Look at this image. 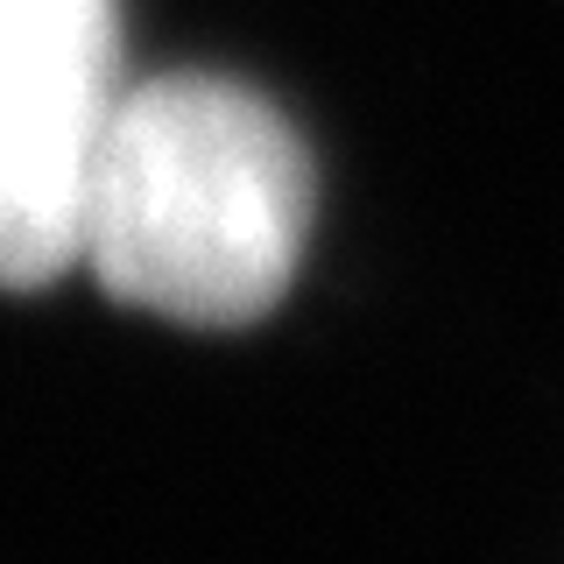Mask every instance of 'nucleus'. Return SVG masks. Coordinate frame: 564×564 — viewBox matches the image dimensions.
<instances>
[{"mask_svg": "<svg viewBox=\"0 0 564 564\" xmlns=\"http://www.w3.org/2000/svg\"><path fill=\"white\" fill-rule=\"evenodd\" d=\"M311 155L261 93L205 70L128 85L85 184L78 269L176 325H254L311 234Z\"/></svg>", "mask_w": 564, "mask_h": 564, "instance_id": "nucleus-1", "label": "nucleus"}, {"mask_svg": "<svg viewBox=\"0 0 564 564\" xmlns=\"http://www.w3.org/2000/svg\"><path fill=\"white\" fill-rule=\"evenodd\" d=\"M120 99L113 0H0V290L78 269L85 184Z\"/></svg>", "mask_w": 564, "mask_h": 564, "instance_id": "nucleus-2", "label": "nucleus"}]
</instances>
